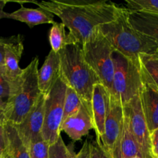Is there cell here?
Segmentation results:
<instances>
[{
    "label": "cell",
    "instance_id": "cell-3",
    "mask_svg": "<svg viewBox=\"0 0 158 158\" xmlns=\"http://www.w3.org/2000/svg\"><path fill=\"white\" fill-rule=\"evenodd\" d=\"M99 29L115 50L136 63H139V54L153 53L158 50V44L154 40L131 26L125 8H122L116 19L101 25Z\"/></svg>",
    "mask_w": 158,
    "mask_h": 158
},
{
    "label": "cell",
    "instance_id": "cell-17",
    "mask_svg": "<svg viewBox=\"0 0 158 158\" xmlns=\"http://www.w3.org/2000/svg\"><path fill=\"white\" fill-rule=\"evenodd\" d=\"M128 19L136 30L154 40L158 44V15L127 9Z\"/></svg>",
    "mask_w": 158,
    "mask_h": 158
},
{
    "label": "cell",
    "instance_id": "cell-34",
    "mask_svg": "<svg viewBox=\"0 0 158 158\" xmlns=\"http://www.w3.org/2000/svg\"><path fill=\"white\" fill-rule=\"evenodd\" d=\"M2 158H10V157H9V154H8V153H7V151H6V154H5V155H4V157H3Z\"/></svg>",
    "mask_w": 158,
    "mask_h": 158
},
{
    "label": "cell",
    "instance_id": "cell-18",
    "mask_svg": "<svg viewBox=\"0 0 158 158\" xmlns=\"http://www.w3.org/2000/svg\"><path fill=\"white\" fill-rule=\"evenodd\" d=\"M135 156L141 157L139 148L132 134L128 118L124 114L122 134L119 143L112 155V158H131Z\"/></svg>",
    "mask_w": 158,
    "mask_h": 158
},
{
    "label": "cell",
    "instance_id": "cell-1",
    "mask_svg": "<svg viewBox=\"0 0 158 158\" xmlns=\"http://www.w3.org/2000/svg\"><path fill=\"white\" fill-rule=\"evenodd\" d=\"M33 3L60 19L68 29V45L82 46L98 27L116 19L122 10L106 1L52 0Z\"/></svg>",
    "mask_w": 158,
    "mask_h": 158
},
{
    "label": "cell",
    "instance_id": "cell-19",
    "mask_svg": "<svg viewBox=\"0 0 158 158\" xmlns=\"http://www.w3.org/2000/svg\"><path fill=\"white\" fill-rule=\"evenodd\" d=\"M138 62L143 83L158 91V50L153 53L139 54Z\"/></svg>",
    "mask_w": 158,
    "mask_h": 158
},
{
    "label": "cell",
    "instance_id": "cell-10",
    "mask_svg": "<svg viewBox=\"0 0 158 158\" xmlns=\"http://www.w3.org/2000/svg\"><path fill=\"white\" fill-rule=\"evenodd\" d=\"M124 122L123 106L110 97V107L105 122L102 146L112 157L121 137Z\"/></svg>",
    "mask_w": 158,
    "mask_h": 158
},
{
    "label": "cell",
    "instance_id": "cell-29",
    "mask_svg": "<svg viewBox=\"0 0 158 158\" xmlns=\"http://www.w3.org/2000/svg\"><path fill=\"white\" fill-rule=\"evenodd\" d=\"M150 149L152 158H158V128L150 133Z\"/></svg>",
    "mask_w": 158,
    "mask_h": 158
},
{
    "label": "cell",
    "instance_id": "cell-28",
    "mask_svg": "<svg viewBox=\"0 0 158 158\" xmlns=\"http://www.w3.org/2000/svg\"><path fill=\"white\" fill-rule=\"evenodd\" d=\"M4 124V117H0V158L4 157L6 153V139Z\"/></svg>",
    "mask_w": 158,
    "mask_h": 158
},
{
    "label": "cell",
    "instance_id": "cell-11",
    "mask_svg": "<svg viewBox=\"0 0 158 158\" xmlns=\"http://www.w3.org/2000/svg\"><path fill=\"white\" fill-rule=\"evenodd\" d=\"M4 42V64L2 70L10 87L20 78L23 69L20 66V61L23 52V37L21 35L3 38Z\"/></svg>",
    "mask_w": 158,
    "mask_h": 158
},
{
    "label": "cell",
    "instance_id": "cell-15",
    "mask_svg": "<svg viewBox=\"0 0 158 158\" xmlns=\"http://www.w3.org/2000/svg\"><path fill=\"white\" fill-rule=\"evenodd\" d=\"M139 96L143 113L150 134L158 128V91L143 83Z\"/></svg>",
    "mask_w": 158,
    "mask_h": 158
},
{
    "label": "cell",
    "instance_id": "cell-32",
    "mask_svg": "<svg viewBox=\"0 0 158 158\" xmlns=\"http://www.w3.org/2000/svg\"><path fill=\"white\" fill-rule=\"evenodd\" d=\"M7 2L8 1H6V0H0V20L2 19H6V14H7V12H6L4 11V7L6 6Z\"/></svg>",
    "mask_w": 158,
    "mask_h": 158
},
{
    "label": "cell",
    "instance_id": "cell-31",
    "mask_svg": "<svg viewBox=\"0 0 158 158\" xmlns=\"http://www.w3.org/2000/svg\"><path fill=\"white\" fill-rule=\"evenodd\" d=\"M4 42H3V38H0V67H2L4 64Z\"/></svg>",
    "mask_w": 158,
    "mask_h": 158
},
{
    "label": "cell",
    "instance_id": "cell-6",
    "mask_svg": "<svg viewBox=\"0 0 158 158\" xmlns=\"http://www.w3.org/2000/svg\"><path fill=\"white\" fill-rule=\"evenodd\" d=\"M112 59L114 75L110 97L124 106L139 94L142 87L139 63L133 61L115 49Z\"/></svg>",
    "mask_w": 158,
    "mask_h": 158
},
{
    "label": "cell",
    "instance_id": "cell-8",
    "mask_svg": "<svg viewBox=\"0 0 158 158\" xmlns=\"http://www.w3.org/2000/svg\"><path fill=\"white\" fill-rule=\"evenodd\" d=\"M123 112L128 118L130 130L139 148L141 157L152 158L150 134L143 113L139 94L123 106Z\"/></svg>",
    "mask_w": 158,
    "mask_h": 158
},
{
    "label": "cell",
    "instance_id": "cell-30",
    "mask_svg": "<svg viewBox=\"0 0 158 158\" xmlns=\"http://www.w3.org/2000/svg\"><path fill=\"white\" fill-rule=\"evenodd\" d=\"M90 145L91 143L86 140L81 148L80 151L74 155V158H90Z\"/></svg>",
    "mask_w": 158,
    "mask_h": 158
},
{
    "label": "cell",
    "instance_id": "cell-27",
    "mask_svg": "<svg viewBox=\"0 0 158 158\" xmlns=\"http://www.w3.org/2000/svg\"><path fill=\"white\" fill-rule=\"evenodd\" d=\"M10 94V85L3 73L2 67H0V99L7 100Z\"/></svg>",
    "mask_w": 158,
    "mask_h": 158
},
{
    "label": "cell",
    "instance_id": "cell-5",
    "mask_svg": "<svg viewBox=\"0 0 158 158\" xmlns=\"http://www.w3.org/2000/svg\"><path fill=\"white\" fill-rule=\"evenodd\" d=\"M81 47L85 60L111 95L114 75L112 46L98 27Z\"/></svg>",
    "mask_w": 158,
    "mask_h": 158
},
{
    "label": "cell",
    "instance_id": "cell-33",
    "mask_svg": "<svg viewBox=\"0 0 158 158\" xmlns=\"http://www.w3.org/2000/svg\"><path fill=\"white\" fill-rule=\"evenodd\" d=\"M6 100H1V99H0V117H3L5 109H6Z\"/></svg>",
    "mask_w": 158,
    "mask_h": 158
},
{
    "label": "cell",
    "instance_id": "cell-14",
    "mask_svg": "<svg viewBox=\"0 0 158 158\" xmlns=\"http://www.w3.org/2000/svg\"><path fill=\"white\" fill-rule=\"evenodd\" d=\"M60 77V60L59 53L51 50L38 70V85L42 95L45 97Z\"/></svg>",
    "mask_w": 158,
    "mask_h": 158
},
{
    "label": "cell",
    "instance_id": "cell-22",
    "mask_svg": "<svg viewBox=\"0 0 158 158\" xmlns=\"http://www.w3.org/2000/svg\"><path fill=\"white\" fill-rule=\"evenodd\" d=\"M82 102L78 95L72 88L67 86L66 94H65L64 104L63 121L75 114L82 106ZM62 121V122H63Z\"/></svg>",
    "mask_w": 158,
    "mask_h": 158
},
{
    "label": "cell",
    "instance_id": "cell-21",
    "mask_svg": "<svg viewBox=\"0 0 158 158\" xmlns=\"http://www.w3.org/2000/svg\"><path fill=\"white\" fill-rule=\"evenodd\" d=\"M65 29L66 27L63 23L55 22L50 29L49 42L51 50L57 53L68 45Z\"/></svg>",
    "mask_w": 158,
    "mask_h": 158
},
{
    "label": "cell",
    "instance_id": "cell-12",
    "mask_svg": "<svg viewBox=\"0 0 158 158\" xmlns=\"http://www.w3.org/2000/svg\"><path fill=\"white\" fill-rule=\"evenodd\" d=\"M110 107V94L102 83L94 85L91 97V119L96 142L102 145L105 122Z\"/></svg>",
    "mask_w": 158,
    "mask_h": 158
},
{
    "label": "cell",
    "instance_id": "cell-24",
    "mask_svg": "<svg viewBox=\"0 0 158 158\" xmlns=\"http://www.w3.org/2000/svg\"><path fill=\"white\" fill-rule=\"evenodd\" d=\"M74 155L71 144H65L61 136L54 144L49 146V158H74Z\"/></svg>",
    "mask_w": 158,
    "mask_h": 158
},
{
    "label": "cell",
    "instance_id": "cell-16",
    "mask_svg": "<svg viewBox=\"0 0 158 158\" xmlns=\"http://www.w3.org/2000/svg\"><path fill=\"white\" fill-rule=\"evenodd\" d=\"M52 13L41 8L30 9L26 8L21 5L20 8L12 12H7L6 19L16 20V21L24 23L33 28L36 26L42 24H54L55 23Z\"/></svg>",
    "mask_w": 158,
    "mask_h": 158
},
{
    "label": "cell",
    "instance_id": "cell-35",
    "mask_svg": "<svg viewBox=\"0 0 158 158\" xmlns=\"http://www.w3.org/2000/svg\"><path fill=\"white\" fill-rule=\"evenodd\" d=\"M131 158H142L141 157H139V156H135V157H133Z\"/></svg>",
    "mask_w": 158,
    "mask_h": 158
},
{
    "label": "cell",
    "instance_id": "cell-20",
    "mask_svg": "<svg viewBox=\"0 0 158 158\" xmlns=\"http://www.w3.org/2000/svg\"><path fill=\"white\" fill-rule=\"evenodd\" d=\"M6 151L10 158H30L29 149L19 136L15 125L5 121Z\"/></svg>",
    "mask_w": 158,
    "mask_h": 158
},
{
    "label": "cell",
    "instance_id": "cell-13",
    "mask_svg": "<svg viewBox=\"0 0 158 158\" xmlns=\"http://www.w3.org/2000/svg\"><path fill=\"white\" fill-rule=\"evenodd\" d=\"M91 129H93L91 114L83 104L75 114L64 120L60 126V132L64 131L74 141L80 140Z\"/></svg>",
    "mask_w": 158,
    "mask_h": 158
},
{
    "label": "cell",
    "instance_id": "cell-2",
    "mask_svg": "<svg viewBox=\"0 0 158 158\" xmlns=\"http://www.w3.org/2000/svg\"><path fill=\"white\" fill-rule=\"evenodd\" d=\"M60 77L66 85L78 95L84 106L91 114V97L94 85L101 83L95 73L85 60L79 44L66 46L58 52Z\"/></svg>",
    "mask_w": 158,
    "mask_h": 158
},
{
    "label": "cell",
    "instance_id": "cell-9",
    "mask_svg": "<svg viewBox=\"0 0 158 158\" xmlns=\"http://www.w3.org/2000/svg\"><path fill=\"white\" fill-rule=\"evenodd\" d=\"M44 111L45 97L41 95L24 120L19 125H15L20 139L28 149L33 143L43 140Z\"/></svg>",
    "mask_w": 158,
    "mask_h": 158
},
{
    "label": "cell",
    "instance_id": "cell-26",
    "mask_svg": "<svg viewBox=\"0 0 158 158\" xmlns=\"http://www.w3.org/2000/svg\"><path fill=\"white\" fill-rule=\"evenodd\" d=\"M90 158H112L102 145L94 141L90 145Z\"/></svg>",
    "mask_w": 158,
    "mask_h": 158
},
{
    "label": "cell",
    "instance_id": "cell-4",
    "mask_svg": "<svg viewBox=\"0 0 158 158\" xmlns=\"http://www.w3.org/2000/svg\"><path fill=\"white\" fill-rule=\"evenodd\" d=\"M38 57H34L16 82L10 87L3 117L6 122L19 125L33 109L42 94L38 85Z\"/></svg>",
    "mask_w": 158,
    "mask_h": 158
},
{
    "label": "cell",
    "instance_id": "cell-23",
    "mask_svg": "<svg viewBox=\"0 0 158 158\" xmlns=\"http://www.w3.org/2000/svg\"><path fill=\"white\" fill-rule=\"evenodd\" d=\"M127 9L158 15V0H126Z\"/></svg>",
    "mask_w": 158,
    "mask_h": 158
},
{
    "label": "cell",
    "instance_id": "cell-25",
    "mask_svg": "<svg viewBox=\"0 0 158 158\" xmlns=\"http://www.w3.org/2000/svg\"><path fill=\"white\" fill-rule=\"evenodd\" d=\"M30 158H49V145L43 140L34 142L29 147Z\"/></svg>",
    "mask_w": 158,
    "mask_h": 158
},
{
    "label": "cell",
    "instance_id": "cell-7",
    "mask_svg": "<svg viewBox=\"0 0 158 158\" xmlns=\"http://www.w3.org/2000/svg\"><path fill=\"white\" fill-rule=\"evenodd\" d=\"M66 89V83L60 77L49 94L45 97L44 122L42 137L49 146L54 144L60 137Z\"/></svg>",
    "mask_w": 158,
    "mask_h": 158
}]
</instances>
